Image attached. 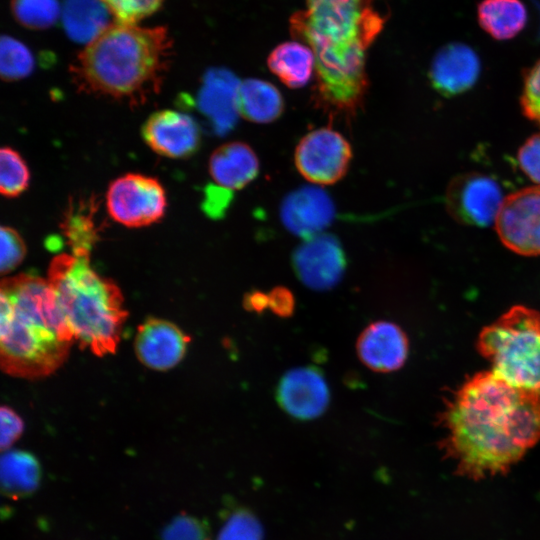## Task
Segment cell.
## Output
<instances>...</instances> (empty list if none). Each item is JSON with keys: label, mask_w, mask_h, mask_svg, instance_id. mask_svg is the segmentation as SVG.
<instances>
[{"label": "cell", "mask_w": 540, "mask_h": 540, "mask_svg": "<svg viewBox=\"0 0 540 540\" xmlns=\"http://www.w3.org/2000/svg\"><path fill=\"white\" fill-rule=\"evenodd\" d=\"M440 424L441 448L458 474H502L540 439V393L479 372L448 400Z\"/></svg>", "instance_id": "cell-1"}, {"label": "cell", "mask_w": 540, "mask_h": 540, "mask_svg": "<svg viewBox=\"0 0 540 540\" xmlns=\"http://www.w3.org/2000/svg\"><path fill=\"white\" fill-rule=\"evenodd\" d=\"M385 21L376 0H306L291 16V34L314 53L322 108L351 115L360 107L368 84L366 51Z\"/></svg>", "instance_id": "cell-2"}, {"label": "cell", "mask_w": 540, "mask_h": 540, "mask_svg": "<svg viewBox=\"0 0 540 540\" xmlns=\"http://www.w3.org/2000/svg\"><path fill=\"white\" fill-rule=\"evenodd\" d=\"M75 341L48 280L32 274L5 278L0 288V364L14 377L55 372Z\"/></svg>", "instance_id": "cell-3"}, {"label": "cell", "mask_w": 540, "mask_h": 540, "mask_svg": "<svg viewBox=\"0 0 540 540\" xmlns=\"http://www.w3.org/2000/svg\"><path fill=\"white\" fill-rule=\"evenodd\" d=\"M171 52L165 27L115 21L78 54L71 71L87 92L138 102L159 91Z\"/></svg>", "instance_id": "cell-4"}, {"label": "cell", "mask_w": 540, "mask_h": 540, "mask_svg": "<svg viewBox=\"0 0 540 540\" xmlns=\"http://www.w3.org/2000/svg\"><path fill=\"white\" fill-rule=\"evenodd\" d=\"M47 280L80 347L96 356L114 353L127 318L119 287L91 267L88 254L55 256Z\"/></svg>", "instance_id": "cell-5"}, {"label": "cell", "mask_w": 540, "mask_h": 540, "mask_svg": "<svg viewBox=\"0 0 540 540\" xmlns=\"http://www.w3.org/2000/svg\"><path fill=\"white\" fill-rule=\"evenodd\" d=\"M480 354L513 386L540 393V313L514 306L482 329Z\"/></svg>", "instance_id": "cell-6"}, {"label": "cell", "mask_w": 540, "mask_h": 540, "mask_svg": "<svg viewBox=\"0 0 540 540\" xmlns=\"http://www.w3.org/2000/svg\"><path fill=\"white\" fill-rule=\"evenodd\" d=\"M106 208L110 217L125 227L149 226L163 218L167 208L166 192L154 177L127 173L110 183Z\"/></svg>", "instance_id": "cell-7"}, {"label": "cell", "mask_w": 540, "mask_h": 540, "mask_svg": "<svg viewBox=\"0 0 540 540\" xmlns=\"http://www.w3.org/2000/svg\"><path fill=\"white\" fill-rule=\"evenodd\" d=\"M352 148L346 138L331 127L307 133L295 149V166L308 181L330 185L341 180L348 171Z\"/></svg>", "instance_id": "cell-8"}, {"label": "cell", "mask_w": 540, "mask_h": 540, "mask_svg": "<svg viewBox=\"0 0 540 540\" xmlns=\"http://www.w3.org/2000/svg\"><path fill=\"white\" fill-rule=\"evenodd\" d=\"M495 223L507 248L524 256L540 255V185L505 197Z\"/></svg>", "instance_id": "cell-9"}, {"label": "cell", "mask_w": 540, "mask_h": 540, "mask_svg": "<svg viewBox=\"0 0 540 540\" xmlns=\"http://www.w3.org/2000/svg\"><path fill=\"white\" fill-rule=\"evenodd\" d=\"M503 201L499 184L479 173L456 177L446 194L449 213L457 221L474 226H488L495 221Z\"/></svg>", "instance_id": "cell-10"}, {"label": "cell", "mask_w": 540, "mask_h": 540, "mask_svg": "<svg viewBox=\"0 0 540 540\" xmlns=\"http://www.w3.org/2000/svg\"><path fill=\"white\" fill-rule=\"evenodd\" d=\"M292 263L301 282L316 291L333 288L342 279L346 268L340 242L326 233L305 239L293 253Z\"/></svg>", "instance_id": "cell-11"}, {"label": "cell", "mask_w": 540, "mask_h": 540, "mask_svg": "<svg viewBox=\"0 0 540 540\" xmlns=\"http://www.w3.org/2000/svg\"><path fill=\"white\" fill-rule=\"evenodd\" d=\"M142 136L155 153L174 159L192 156L199 149L201 140L200 128L194 118L168 109L148 117L142 127Z\"/></svg>", "instance_id": "cell-12"}, {"label": "cell", "mask_w": 540, "mask_h": 540, "mask_svg": "<svg viewBox=\"0 0 540 540\" xmlns=\"http://www.w3.org/2000/svg\"><path fill=\"white\" fill-rule=\"evenodd\" d=\"M276 397L281 408L300 420L319 417L328 407L329 388L319 370L298 367L281 378Z\"/></svg>", "instance_id": "cell-13"}, {"label": "cell", "mask_w": 540, "mask_h": 540, "mask_svg": "<svg viewBox=\"0 0 540 540\" xmlns=\"http://www.w3.org/2000/svg\"><path fill=\"white\" fill-rule=\"evenodd\" d=\"M189 342L190 337L174 323L148 318L137 328L134 349L144 366L166 371L183 359Z\"/></svg>", "instance_id": "cell-14"}, {"label": "cell", "mask_w": 540, "mask_h": 540, "mask_svg": "<svg viewBox=\"0 0 540 540\" xmlns=\"http://www.w3.org/2000/svg\"><path fill=\"white\" fill-rule=\"evenodd\" d=\"M284 226L304 239L322 233L335 215L330 196L315 186L301 187L291 192L280 209Z\"/></svg>", "instance_id": "cell-15"}, {"label": "cell", "mask_w": 540, "mask_h": 540, "mask_svg": "<svg viewBox=\"0 0 540 540\" xmlns=\"http://www.w3.org/2000/svg\"><path fill=\"white\" fill-rule=\"evenodd\" d=\"M361 362L376 372L399 369L408 355V340L403 330L388 321H377L367 326L357 341Z\"/></svg>", "instance_id": "cell-16"}, {"label": "cell", "mask_w": 540, "mask_h": 540, "mask_svg": "<svg viewBox=\"0 0 540 540\" xmlns=\"http://www.w3.org/2000/svg\"><path fill=\"white\" fill-rule=\"evenodd\" d=\"M480 60L475 51L463 43H449L433 57L430 79L433 87L446 96L462 93L476 82Z\"/></svg>", "instance_id": "cell-17"}, {"label": "cell", "mask_w": 540, "mask_h": 540, "mask_svg": "<svg viewBox=\"0 0 540 540\" xmlns=\"http://www.w3.org/2000/svg\"><path fill=\"white\" fill-rule=\"evenodd\" d=\"M240 84L241 81L226 69H211L205 76L200 97L201 108L217 132H228L240 116L238 109Z\"/></svg>", "instance_id": "cell-18"}, {"label": "cell", "mask_w": 540, "mask_h": 540, "mask_svg": "<svg viewBox=\"0 0 540 540\" xmlns=\"http://www.w3.org/2000/svg\"><path fill=\"white\" fill-rule=\"evenodd\" d=\"M259 173V160L253 149L243 142L221 145L211 154L209 174L216 185L225 190H240Z\"/></svg>", "instance_id": "cell-19"}, {"label": "cell", "mask_w": 540, "mask_h": 540, "mask_svg": "<svg viewBox=\"0 0 540 540\" xmlns=\"http://www.w3.org/2000/svg\"><path fill=\"white\" fill-rule=\"evenodd\" d=\"M270 71L289 88L305 86L315 70V56L311 48L300 41L284 42L268 56Z\"/></svg>", "instance_id": "cell-20"}, {"label": "cell", "mask_w": 540, "mask_h": 540, "mask_svg": "<svg viewBox=\"0 0 540 540\" xmlns=\"http://www.w3.org/2000/svg\"><path fill=\"white\" fill-rule=\"evenodd\" d=\"M239 114L246 120L265 124L275 121L284 110L279 90L270 82L249 78L241 81L238 92Z\"/></svg>", "instance_id": "cell-21"}, {"label": "cell", "mask_w": 540, "mask_h": 540, "mask_svg": "<svg viewBox=\"0 0 540 540\" xmlns=\"http://www.w3.org/2000/svg\"><path fill=\"white\" fill-rule=\"evenodd\" d=\"M477 19L490 36L507 40L525 27L527 10L521 0H482L477 7Z\"/></svg>", "instance_id": "cell-22"}, {"label": "cell", "mask_w": 540, "mask_h": 540, "mask_svg": "<svg viewBox=\"0 0 540 540\" xmlns=\"http://www.w3.org/2000/svg\"><path fill=\"white\" fill-rule=\"evenodd\" d=\"M109 13L101 0H66L63 25L73 40L90 43L111 24Z\"/></svg>", "instance_id": "cell-23"}, {"label": "cell", "mask_w": 540, "mask_h": 540, "mask_svg": "<svg viewBox=\"0 0 540 540\" xmlns=\"http://www.w3.org/2000/svg\"><path fill=\"white\" fill-rule=\"evenodd\" d=\"M40 468L33 455L24 451H7L1 458V481L7 495L19 497L35 490Z\"/></svg>", "instance_id": "cell-24"}, {"label": "cell", "mask_w": 540, "mask_h": 540, "mask_svg": "<svg viewBox=\"0 0 540 540\" xmlns=\"http://www.w3.org/2000/svg\"><path fill=\"white\" fill-rule=\"evenodd\" d=\"M30 172L22 156L11 147L0 151V192L8 198L17 197L29 186Z\"/></svg>", "instance_id": "cell-25"}, {"label": "cell", "mask_w": 540, "mask_h": 540, "mask_svg": "<svg viewBox=\"0 0 540 540\" xmlns=\"http://www.w3.org/2000/svg\"><path fill=\"white\" fill-rule=\"evenodd\" d=\"M34 67L31 51L11 36H2L0 43V73L5 81L28 76Z\"/></svg>", "instance_id": "cell-26"}, {"label": "cell", "mask_w": 540, "mask_h": 540, "mask_svg": "<svg viewBox=\"0 0 540 540\" xmlns=\"http://www.w3.org/2000/svg\"><path fill=\"white\" fill-rule=\"evenodd\" d=\"M15 19L30 29L52 26L60 15L58 0H11Z\"/></svg>", "instance_id": "cell-27"}, {"label": "cell", "mask_w": 540, "mask_h": 540, "mask_svg": "<svg viewBox=\"0 0 540 540\" xmlns=\"http://www.w3.org/2000/svg\"><path fill=\"white\" fill-rule=\"evenodd\" d=\"M116 22L136 24L159 9L163 0H101Z\"/></svg>", "instance_id": "cell-28"}, {"label": "cell", "mask_w": 540, "mask_h": 540, "mask_svg": "<svg viewBox=\"0 0 540 540\" xmlns=\"http://www.w3.org/2000/svg\"><path fill=\"white\" fill-rule=\"evenodd\" d=\"M1 274L5 275L14 270L24 259L26 254L25 243L20 234L9 226L1 227Z\"/></svg>", "instance_id": "cell-29"}, {"label": "cell", "mask_w": 540, "mask_h": 540, "mask_svg": "<svg viewBox=\"0 0 540 540\" xmlns=\"http://www.w3.org/2000/svg\"><path fill=\"white\" fill-rule=\"evenodd\" d=\"M262 530L257 520L247 512H238L222 527L217 540H261Z\"/></svg>", "instance_id": "cell-30"}, {"label": "cell", "mask_w": 540, "mask_h": 540, "mask_svg": "<svg viewBox=\"0 0 540 540\" xmlns=\"http://www.w3.org/2000/svg\"><path fill=\"white\" fill-rule=\"evenodd\" d=\"M521 106L526 117L540 124V59L525 76Z\"/></svg>", "instance_id": "cell-31"}, {"label": "cell", "mask_w": 540, "mask_h": 540, "mask_svg": "<svg viewBox=\"0 0 540 540\" xmlns=\"http://www.w3.org/2000/svg\"><path fill=\"white\" fill-rule=\"evenodd\" d=\"M518 161L524 173L540 185V133L530 137L520 147Z\"/></svg>", "instance_id": "cell-32"}, {"label": "cell", "mask_w": 540, "mask_h": 540, "mask_svg": "<svg viewBox=\"0 0 540 540\" xmlns=\"http://www.w3.org/2000/svg\"><path fill=\"white\" fill-rule=\"evenodd\" d=\"M1 450L9 449L21 436L24 423L21 417L10 407L2 406L0 410Z\"/></svg>", "instance_id": "cell-33"}, {"label": "cell", "mask_w": 540, "mask_h": 540, "mask_svg": "<svg viewBox=\"0 0 540 540\" xmlns=\"http://www.w3.org/2000/svg\"><path fill=\"white\" fill-rule=\"evenodd\" d=\"M165 540H207L197 521L191 518L177 519L165 532Z\"/></svg>", "instance_id": "cell-34"}, {"label": "cell", "mask_w": 540, "mask_h": 540, "mask_svg": "<svg viewBox=\"0 0 540 540\" xmlns=\"http://www.w3.org/2000/svg\"><path fill=\"white\" fill-rule=\"evenodd\" d=\"M269 308L281 317L290 316L295 307L292 293L285 287H275L269 294Z\"/></svg>", "instance_id": "cell-35"}, {"label": "cell", "mask_w": 540, "mask_h": 540, "mask_svg": "<svg viewBox=\"0 0 540 540\" xmlns=\"http://www.w3.org/2000/svg\"><path fill=\"white\" fill-rule=\"evenodd\" d=\"M243 304L248 311L261 313L269 308V296L262 291H251L245 295Z\"/></svg>", "instance_id": "cell-36"}]
</instances>
